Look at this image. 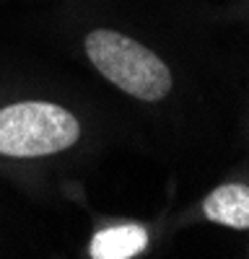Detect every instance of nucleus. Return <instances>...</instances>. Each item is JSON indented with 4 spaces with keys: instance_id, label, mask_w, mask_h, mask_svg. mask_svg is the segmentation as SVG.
Instances as JSON below:
<instances>
[{
    "instance_id": "f257e3e1",
    "label": "nucleus",
    "mask_w": 249,
    "mask_h": 259,
    "mask_svg": "<svg viewBox=\"0 0 249 259\" xmlns=\"http://www.w3.org/2000/svg\"><path fill=\"white\" fill-rule=\"evenodd\" d=\"M86 55L104 78L140 101H161L172 91L166 62L119 31L94 29L86 36Z\"/></svg>"
},
{
    "instance_id": "f03ea898",
    "label": "nucleus",
    "mask_w": 249,
    "mask_h": 259,
    "mask_svg": "<svg viewBox=\"0 0 249 259\" xmlns=\"http://www.w3.org/2000/svg\"><path fill=\"white\" fill-rule=\"evenodd\" d=\"M80 138L78 119L50 101H21L0 109V156L39 158L60 153Z\"/></svg>"
},
{
    "instance_id": "7ed1b4c3",
    "label": "nucleus",
    "mask_w": 249,
    "mask_h": 259,
    "mask_svg": "<svg viewBox=\"0 0 249 259\" xmlns=\"http://www.w3.org/2000/svg\"><path fill=\"white\" fill-rule=\"evenodd\" d=\"M205 218L228 226V228H249V187L244 184H223L205 197Z\"/></svg>"
},
{
    "instance_id": "20e7f679",
    "label": "nucleus",
    "mask_w": 249,
    "mask_h": 259,
    "mask_svg": "<svg viewBox=\"0 0 249 259\" xmlns=\"http://www.w3.org/2000/svg\"><path fill=\"white\" fill-rule=\"evenodd\" d=\"M148 246V231L138 223L104 228L94 236L89 254L94 259H130Z\"/></svg>"
}]
</instances>
